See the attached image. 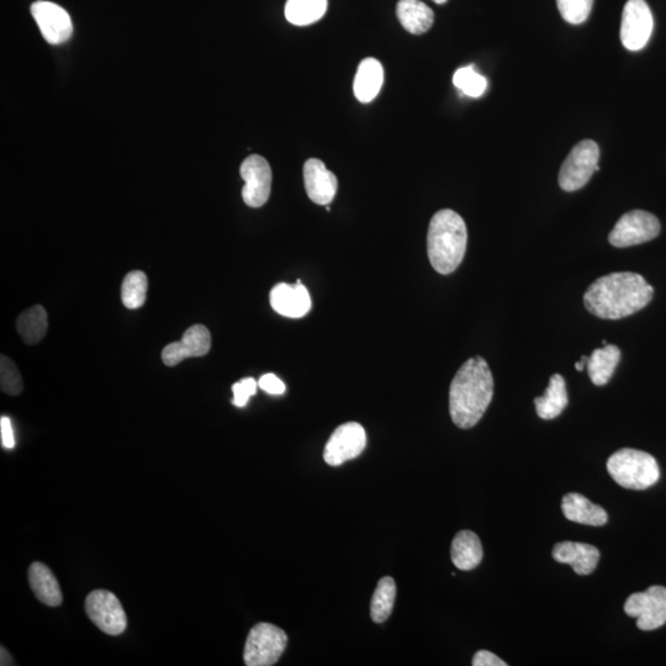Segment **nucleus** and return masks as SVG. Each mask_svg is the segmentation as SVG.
I'll use <instances>...</instances> for the list:
<instances>
[{
  "mask_svg": "<svg viewBox=\"0 0 666 666\" xmlns=\"http://www.w3.org/2000/svg\"><path fill=\"white\" fill-rule=\"evenodd\" d=\"M654 289L641 274L618 272L595 280L584 295L590 314L620 320L638 313L653 299Z\"/></svg>",
  "mask_w": 666,
  "mask_h": 666,
  "instance_id": "f257e3e1",
  "label": "nucleus"
},
{
  "mask_svg": "<svg viewBox=\"0 0 666 666\" xmlns=\"http://www.w3.org/2000/svg\"><path fill=\"white\" fill-rule=\"evenodd\" d=\"M494 378L483 357L468 359L449 389V412L454 425L468 430L478 424L493 400Z\"/></svg>",
  "mask_w": 666,
  "mask_h": 666,
  "instance_id": "f03ea898",
  "label": "nucleus"
},
{
  "mask_svg": "<svg viewBox=\"0 0 666 666\" xmlns=\"http://www.w3.org/2000/svg\"><path fill=\"white\" fill-rule=\"evenodd\" d=\"M467 225L456 211H438L428 226V259L436 272L447 276L461 266L467 251Z\"/></svg>",
  "mask_w": 666,
  "mask_h": 666,
  "instance_id": "7ed1b4c3",
  "label": "nucleus"
},
{
  "mask_svg": "<svg viewBox=\"0 0 666 666\" xmlns=\"http://www.w3.org/2000/svg\"><path fill=\"white\" fill-rule=\"evenodd\" d=\"M607 470L618 485L631 490H646L660 478L655 458L631 448L613 453L607 461Z\"/></svg>",
  "mask_w": 666,
  "mask_h": 666,
  "instance_id": "20e7f679",
  "label": "nucleus"
},
{
  "mask_svg": "<svg viewBox=\"0 0 666 666\" xmlns=\"http://www.w3.org/2000/svg\"><path fill=\"white\" fill-rule=\"evenodd\" d=\"M288 636L271 623H258L248 633L243 660L247 666H272L287 648Z\"/></svg>",
  "mask_w": 666,
  "mask_h": 666,
  "instance_id": "39448f33",
  "label": "nucleus"
},
{
  "mask_svg": "<svg viewBox=\"0 0 666 666\" xmlns=\"http://www.w3.org/2000/svg\"><path fill=\"white\" fill-rule=\"evenodd\" d=\"M600 148L595 141L584 140L569 153L559 172V185L565 192L585 187L599 171Z\"/></svg>",
  "mask_w": 666,
  "mask_h": 666,
  "instance_id": "423d86ee",
  "label": "nucleus"
},
{
  "mask_svg": "<svg viewBox=\"0 0 666 666\" xmlns=\"http://www.w3.org/2000/svg\"><path fill=\"white\" fill-rule=\"evenodd\" d=\"M660 234L657 216L643 210H632L617 221L610 232L613 247L626 248L652 241Z\"/></svg>",
  "mask_w": 666,
  "mask_h": 666,
  "instance_id": "0eeeda50",
  "label": "nucleus"
},
{
  "mask_svg": "<svg viewBox=\"0 0 666 666\" xmlns=\"http://www.w3.org/2000/svg\"><path fill=\"white\" fill-rule=\"evenodd\" d=\"M625 612L637 618V627L642 631H654L666 623V588L650 586L647 591L636 592L628 597Z\"/></svg>",
  "mask_w": 666,
  "mask_h": 666,
  "instance_id": "6e6552de",
  "label": "nucleus"
},
{
  "mask_svg": "<svg viewBox=\"0 0 666 666\" xmlns=\"http://www.w3.org/2000/svg\"><path fill=\"white\" fill-rule=\"evenodd\" d=\"M86 612L94 625L109 636H119L128 627L124 607L113 592L92 591L86 599Z\"/></svg>",
  "mask_w": 666,
  "mask_h": 666,
  "instance_id": "1a4fd4ad",
  "label": "nucleus"
},
{
  "mask_svg": "<svg viewBox=\"0 0 666 666\" xmlns=\"http://www.w3.org/2000/svg\"><path fill=\"white\" fill-rule=\"evenodd\" d=\"M654 20L646 0H628L623 9L621 41L629 51H641L653 33Z\"/></svg>",
  "mask_w": 666,
  "mask_h": 666,
  "instance_id": "9d476101",
  "label": "nucleus"
},
{
  "mask_svg": "<svg viewBox=\"0 0 666 666\" xmlns=\"http://www.w3.org/2000/svg\"><path fill=\"white\" fill-rule=\"evenodd\" d=\"M367 446V435L362 425L347 422L336 428L326 443L324 459L332 467H338L351 459L361 456Z\"/></svg>",
  "mask_w": 666,
  "mask_h": 666,
  "instance_id": "9b49d317",
  "label": "nucleus"
},
{
  "mask_svg": "<svg viewBox=\"0 0 666 666\" xmlns=\"http://www.w3.org/2000/svg\"><path fill=\"white\" fill-rule=\"evenodd\" d=\"M243 202L251 208H261L268 202L272 190V169L266 158L258 155L247 157L241 165Z\"/></svg>",
  "mask_w": 666,
  "mask_h": 666,
  "instance_id": "f8f14e48",
  "label": "nucleus"
},
{
  "mask_svg": "<svg viewBox=\"0 0 666 666\" xmlns=\"http://www.w3.org/2000/svg\"><path fill=\"white\" fill-rule=\"evenodd\" d=\"M31 14L39 25L42 36L49 44H63L72 36L71 17L60 5L39 0L31 5Z\"/></svg>",
  "mask_w": 666,
  "mask_h": 666,
  "instance_id": "ddd939ff",
  "label": "nucleus"
},
{
  "mask_svg": "<svg viewBox=\"0 0 666 666\" xmlns=\"http://www.w3.org/2000/svg\"><path fill=\"white\" fill-rule=\"evenodd\" d=\"M211 348V335L203 325H194L184 332L182 340L169 343L162 351V361L176 367L188 358L204 357Z\"/></svg>",
  "mask_w": 666,
  "mask_h": 666,
  "instance_id": "4468645a",
  "label": "nucleus"
},
{
  "mask_svg": "<svg viewBox=\"0 0 666 666\" xmlns=\"http://www.w3.org/2000/svg\"><path fill=\"white\" fill-rule=\"evenodd\" d=\"M269 299H271L272 308L276 313L290 317V319H300V317L308 315L313 308L308 289L301 284L300 280L296 284H277L271 290Z\"/></svg>",
  "mask_w": 666,
  "mask_h": 666,
  "instance_id": "2eb2a0df",
  "label": "nucleus"
},
{
  "mask_svg": "<svg viewBox=\"0 0 666 666\" xmlns=\"http://www.w3.org/2000/svg\"><path fill=\"white\" fill-rule=\"evenodd\" d=\"M306 193L311 202L317 205H329L337 193L338 182L335 174L326 168L325 163L311 158L304 165Z\"/></svg>",
  "mask_w": 666,
  "mask_h": 666,
  "instance_id": "dca6fc26",
  "label": "nucleus"
},
{
  "mask_svg": "<svg viewBox=\"0 0 666 666\" xmlns=\"http://www.w3.org/2000/svg\"><path fill=\"white\" fill-rule=\"evenodd\" d=\"M552 555L558 563L570 565L578 575L594 573L600 560V551L596 547L570 541L555 544Z\"/></svg>",
  "mask_w": 666,
  "mask_h": 666,
  "instance_id": "f3484780",
  "label": "nucleus"
},
{
  "mask_svg": "<svg viewBox=\"0 0 666 666\" xmlns=\"http://www.w3.org/2000/svg\"><path fill=\"white\" fill-rule=\"evenodd\" d=\"M562 511L569 521L581 523L588 526H604L609 516L601 506L595 505L585 496L570 493L564 496L562 501Z\"/></svg>",
  "mask_w": 666,
  "mask_h": 666,
  "instance_id": "a211bd4d",
  "label": "nucleus"
},
{
  "mask_svg": "<svg viewBox=\"0 0 666 666\" xmlns=\"http://www.w3.org/2000/svg\"><path fill=\"white\" fill-rule=\"evenodd\" d=\"M29 583L37 600L50 607L62 604L63 596L60 584L49 567L40 562H35L29 568Z\"/></svg>",
  "mask_w": 666,
  "mask_h": 666,
  "instance_id": "6ab92c4d",
  "label": "nucleus"
},
{
  "mask_svg": "<svg viewBox=\"0 0 666 666\" xmlns=\"http://www.w3.org/2000/svg\"><path fill=\"white\" fill-rule=\"evenodd\" d=\"M384 70L382 63L375 58H366L359 63L353 91L361 103H369L377 97L383 87Z\"/></svg>",
  "mask_w": 666,
  "mask_h": 666,
  "instance_id": "aec40b11",
  "label": "nucleus"
},
{
  "mask_svg": "<svg viewBox=\"0 0 666 666\" xmlns=\"http://www.w3.org/2000/svg\"><path fill=\"white\" fill-rule=\"evenodd\" d=\"M451 557L456 568L463 572L477 568L484 557L479 537L472 531L458 532L452 542Z\"/></svg>",
  "mask_w": 666,
  "mask_h": 666,
  "instance_id": "412c9836",
  "label": "nucleus"
},
{
  "mask_svg": "<svg viewBox=\"0 0 666 666\" xmlns=\"http://www.w3.org/2000/svg\"><path fill=\"white\" fill-rule=\"evenodd\" d=\"M396 15L403 28L414 35L427 33L435 21L433 10L420 0H399Z\"/></svg>",
  "mask_w": 666,
  "mask_h": 666,
  "instance_id": "4be33fe9",
  "label": "nucleus"
},
{
  "mask_svg": "<svg viewBox=\"0 0 666 666\" xmlns=\"http://www.w3.org/2000/svg\"><path fill=\"white\" fill-rule=\"evenodd\" d=\"M568 403L567 385L560 374L552 375L546 393L535 399L537 415L543 420L557 419Z\"/></svg>",
  "mask_w": 666,
  "mask_h": 666,
  "instance_id": "5701e85b",
  "label": "nucleus"
},
{
  "mask_svg": "<svg viewBox=\"0 0 666 666\" xmlns=\"http://www.w3.org/2000/svg\"><path fill=\"white\" fill-rule=\"evenodd\" d=\"M620 359L621 351L617 346L607 345L597 348L591 353L588 363H586L591 382L597 387L609 383Z\"/></svg>",
  "mask_w": 666,
  "mask_h": 666,
  "instance_id": "b1692460",
  "label": "nucleus"
},
{
  "mask_svg": "<svg viewBox=\"0 0 666 666\" xmlns=\"http://www.w3.org/2000/svg\"><path fill=\"white\" fill-rule=\"evenodd\" d=\"M47 329H49V320L46 310L41 305H35L24 311L17 321V330L26 345H37L44 340Z\"/></svg>",
  "mask_w": 666,
  "mask_h": 666,
  "instance_id": "393cba45",
  "label": "nucleus"
},
{
  "mask_svg": "<svg viewBox=\"0 0 666 666\" xmlns=\"http://www.w3.org/2000/svg\"><path fill=\"white\" fill-rule=\"evenodd\" d=\"M327 0H288L285 4V18L290 24L306 26L324 18Z\"/></svg>",
  "mask_w": 666,
  "mask_h": 666,
  "instance_id": "a878e982",
  "label": "nucleus"
},
{
  "mask_svg": "<svg viewBox=\"0 0 666 666\" xmlns=\"http://www.w3.org/2000/svg\"><path fill=\"white\" fill-rule=\"evenodd\" d=\"M395 597V580L390 576L380 579L373 595L372 604H370V617L375 623H383L388 620L394 609Z\"/></svg>",
  "mask_w": 666,
  "mask_h": 666,
  "instance_id": "bb28decb",
  "label": "nucleus"
},
{
  "mask_svg": "<svg viewBox=\"0 0 666 666\" xmlns=\"http://www.w3.org/2000/svg\"><path fill=\"white\" fill-rule=\"evenodd\" d=\"M147 288L148 280L144 272H130L121 285V300L126 308H141L146 303Z\"/></svg>",
  "mask_w": 666,
  "mask_h": 666,
  "instance_id": "cd10ccee",
  "label": "nucleus"
},
{
  "mask_svg": "<svg viewBox=\"0 0 666 666\" xmlns=\"http://www.w3.org/2000/svg\"><path fill=\"white\" fill-rule=\"evenodd\" d=\"M453 83L459 91L472 98L481 97L486 91V87H488L486 78L475 71L473 66L459 68L454 73Z\"/></svg>",
  "mask_w": 666,
  "mask_h": 666,
  "instance_id": "c85d7f7f",
  "label": "nucleus"
},
{
  "mask_svg": "<svg viewBox=\"0 0 666 666\" xmlns=\"http://www.w3.org/2000/svg\"><path fill=\"white\" fill-rule=\"evenodd\" d=\"M0 388L3 393L18 396L23 393V378L12 359L0 357Z\"/></svg>",
  "mask_w": 666,
  "mask_h": 666,
  "instance_id": "c756f323",
  "label": "nucleus"
},
{
  "mask_svg": "<svg viewBox=\"0 0 666 666\" xmlns=\"http://www.w3.org/2000/svg\"><path fill=\"white\" fill-rule=\"evenodd\" d=\"M560 15L569 24L585 23L590 17L594 0H557Z\"/></svg>",
  "mask_w": 666,
  "mask_h": 666,
  "instance_id": "7c9ffc66",
  "label": "nucleus"
},
{
  "mask_svg": "<svg viewBox=\"0 0 666 666\" xmlns=\"http://www.w3.org/2000/svg\"><path fill=\"white\" fill-rule=\"evenodd\" d=\"M258 383L253 378H245L232 385L234 391V400L232 404L237 407H245L251 396L256 395Z\"/></svg>",
  "mask_w": 666,
  "mask_h": 666,
  "instance_id": "2f4dec72",
  "label": "nucleus"
},
{
  "mask_svg": "<svg viewBox=\"0 0 666 666\" xmlns=\"http://www.w3.org/2000/svg\"><path fill=\"white\" fill-rule=\"evenodd\" d=\"M258 387L272 395H282L285 391V385L282 380H280L277 375L271 373L263 375V377L259 379Z\"/></svg>",
  "mask_w": 666,
  "mask_h": 666,
  "instance_id": "473e14b6",
  "label": "nucleus"
},
{
  "mask_svg": "<svg viewBox=\"0 0 666 666\" xmlns=\"http://www.w3.org/2000/svg\"><path fill=\"white\" fill-rule=\"evenodd\" d=\"M474 666H506L504 660L500 659L498 655L488 652V650H479L473 658Z\"/></svg>",
  "mask_w": 666,
  "mask_h": 666,
  "instance_id": "72a5a7b5",
  "label": "nucleus"
},
{
  "mask_svg": "<svg viewBox=\"0 0 666 666\" xmlns=\"http://www.w3.org/2000/svg\"><path fill=\"white\" fill-rule=\"evenodd\" d=\"M0 436H2L3 448L13 449L15 447L14 431L9 417L3 416L0 419Z\"/></svg>",
  "mask_w": 666,
  "mask_h": 666,
  "instance_id": "f704fd0d",
  "label": "nucleus"
},
{
  "mask_svg": "<svg viewBox=\"0 0 666 666\" xmlns=\"http://www.w3.org/2000/svg\"><path fill=\"white\" fill-rule=\"evenodd\" d=\"M2 665H14L13 659L9 657V653L4 648H2Z\"/></svg>",
  "mask_w": 666,
  "mask_h": 666,
  "instance_id": "c9c22d12",
  "label": "nucleus"
},
{
  "mask_svg": "<svg viewBox=\"0 0 666 666\" xmlns=\"http://www.w3.org/2000/svg\"><path fill=\"white\" fill-rule=\"evenodd\" d=\"M433 2H435L436 4H444L447 3L448 0H433Z\"/></svg>",
  "mask_w": 666,
  "mask_h": 666,
  "instance_id": "e433bc0d",
  "label": "nucleus"
},
{
  "mask_svg": "<svg viewBox=\"0 0 666 666\" xmlns=\"http://www.w3.org/2000/svg\"><path fill=\"white\" fill-rule=\"evenodd\" d=\"M609 345L606 340L602 341V347Z\"/></svg>",
  "mask_w": 666,
  "mask_h": 666,
  "instance_id": "4c0bfd02",
  "label": "nucleus"
}]
</instances>
